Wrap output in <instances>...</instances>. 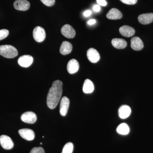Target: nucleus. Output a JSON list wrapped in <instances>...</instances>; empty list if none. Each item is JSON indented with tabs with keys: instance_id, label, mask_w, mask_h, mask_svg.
Listing matches in <instances>:
<instances>
[{
	"instance_id": "obj_7",
	"label": "nucleus",
	"mask_w": 153,
	"mask_h": 153,
	"mask_svg": "<svg viewBox=\"0 0 153 153\" xmlns=\"http://www.w3.org/2000/svg\"><path fill=\"white\" fill-rule=\"evenodd\" d=\"M33 62V58L32 56L30 55H24L19 57L18 60L19 65L22 67H29L32 65Z\"/></svg>"
},
{
	"instance_id": "obj_29",
	"label": "nucleus",
	"mask_w": 153,
	"mask_h": 153,
	"mask_svg": "<svg viewBox=\"0 0 153 153\" xmlns=\"http://www.w3.org/2000/svg\"><path fill=\"white\" fill-rule=\"evenodd\" d=\"M91 14V11L89 10H87L85 11L84 12V13H83L84 16L86 17L89 16Z\"/></svg>"
},
{
	"instance_id": "obj_25",
	"label": "nucleus",
	"mask_w": 153,
	"mask_h": 153,
	"mask_svg": "<svg viewBox=\"0 0 153 153\" xmlns=\"http://www.w3.org/2000/svg\"><path fill=\"white\" fill-rule=\"evenodd\" d=\"M43 4L48 7H51L54 5L55 3V0H41Z\"/></svg>"
},
{
	"instance_id": "obj_1",
	"label": "nucleus",
	"mask_w": 153,
	"mask_h": 153,
	"mask_svg": "<svg viewBox=\"0 0 153 153\" xmlns=\"http://www.w3.org/2000/svg\"><path fill=\"white\" fill-rule=\"evenodd\" d=\"M63 91V83L59 80L53 82L47 96V106L50 109H54L60 101Z\"/></svg>"
},
{
	"instance_id": "obj_24",
	"label": "nucleus",
	"mask_w": 153,
	"mask_h": 153,
	"mask_svg": "<svg viewBox=\"0 0 153 153\" xmlns=\"http://www.w3.org/2000/svg\"><path fill=\"white\" fill-rule=\"evenodd\" d=\"M30 153H45V152L42 147H34L31 150Z\"/></svg>"
},
{
	"instance_id": "obj_10",
	"label": "nucleus",
	"mask_w": 153,
	"mask_h": 153,
	"mask_svg": "<svg viewBox=\"0 0 153 153\" xmlns=\"http://www.w3.org/2000/svg\"><path fill=\"white\" fill-rule=\"evenodd\" d=\"M69 99L66 97H63L61 99L60 102V114L62 116H65L68 112V108H69Z\"/></svg>"
},
{
	"instance_id": "obj_9",
	"label": "nucleus",
	"mask_w": 153,
	"mask_h": 153,
	"mask_svg": "<svg viewBox=\"0 0 153 153\" xmlns=\"http://www.w3.org/2000/svg\"><path fill=\"white\" fill-rule=\"evenodd\" d=\"M30 6V3L27 0H16L14 3V8L18 10H27Z\"/></svg>"
},
{
	"instance_id": "obj_28",
	"label": "nucleus",
	"mask_w": 153,
	"mask_h": 153,
	"mask_svg": "<svg viewBox=\"0 0 153 153\" xmlns=\"http://www.w3.org/2000/svg\"><path fill=\"white\" fill-rule=\"evenodd\" d=\"M93 10L94 11H95L96 12H98L100 11V7L99 5H95L93 7Z\"/></svg>"
},
{
	"instance_id": "obj_16",
	"label": "nucleus",
	"mask_w": 153,
	"mask_h": 153,
	"mask_svg": "<svg viewBox=\"0 0 153 153\" xmlns=\"http://www.w3.org/2000/svg\"><path fill=\"white\" fill-rule=\"evenodd\" d=\"M119 32L123 36L126 37H131L134 35L135 31L133 28L130 26H123L119 29Z\"/></svg>"
},
{
	"instance_id": "obj_31",
	"label": "nucleus",
	"mask_w": 153,
	"mask_h": 153,
	"mask_svg": "<svg viewBox=\"0 0 153 153\" xmlns=\"http://www.w3.org/2000/svg\"><path fill=\"white\" fill-rule=\"evenodd\" d=\"M40 144H41V145H42V143H40Z\"/></svg>"
},
{
	"instance_id": "obj_26",
	"label": "nucleus",
	"mask_w": 153,
	"mask_h": 153,
	"mask_svg": "<svg viewBox=\"0 0 153 153\" xmlns=\"http://www.w3.org/2000/svg\"><path fill=\"white\" fill-rule=\"evenodd\" d=\"M122 2L128 5H134L136 4L137 0H120Z\"/></svg>"
},
{
	"instance_id": "obj_23",
	"label": "nucleus",
	"mask_w": 153,
	"mask_h": 153,
	"mask_svg": "<svg viewBox=\"0 0 153 153\" xmlns=\"http://www.w3.org/2000/svg\"><path fill=\"white\" fill-rule=\"evenodd\" d=\"M9 32L6 29L0 30V40H3L8 36Z\"/></svg>"
},
{
	"instance_id": "obj_21",
	"label": "nucleus",
	"mask_w": 153,
	"mask_h": 153,
	"mask_svg": "<svg viewBox=\"0 0 153 153\" xmlns=\"http://www.w3.org/2000/svg\"><path fill=\"white\" fill-rule=\"evenodd\" d=\"M118 133L121 135L128 134L129 133L130 128L128 125L125 123L120 124L117 128Z\"/></svg>"
},
{
	"instance_id": "obj_27",
	"label": "nucleus",
	"mask_w": 153,
	"mask_h": 153,
	"mask_svg": "<svg viewBox=\"0 0 153 153\" xmlns=\"http://www.w3.org/2000/svg\"><path fill=\"white\" fill-rule=\"evenodd\" d=\"M97 2L99 5L103 6V7L106 6L107 2L105 0H97Z\"/></svg>"
},
{
	"instance_id": "obj_30",
	"label": "nucleus",
	"mask_w": 153,
	"mask_h": 153,
	"mask_svg": "<svg viewBox=\"0 0 153 153\" xmlns=\"http://www.w3.org/2000/svg\"><path fill=\"white\" fill-rule=\"evenodd\" d=\"M96 22V20H94V19H91V20L88 21V24L90 25H93L94 24H95Z\"/></svg>"
},
{
	"instance_id": "obj_15",
	"label": "nucleus",
	"mask_w": 153,
	"mask_h": 153,
	"mask_svg": "<svg viewBox=\"0 0 153 153\" xmlns=\"http://www.w3.org/2000/svg\"><path fill=\"white\" fill-rule=\"evenodd\" d=\"M139 22L142 25H146L153 22V13H149L141 14L138 17Z\"/></svg>"
},
{
	"instance_id": "obj_5",
	"label": "nucleus",
	"mask_w": 153,
	"mask_h": 153,
	"mask_svg": "<svg viewBox=\"0 0 153 153\" xmlns=\"http://www.w3.org/2000/svg\"><path fill=\"white\" fill-rule=\"evenodd\" d=\"M37 119V116L35 113L32 111H27L23 113L21 116V120L26 123H35Z\"/></svg>"
},
{
	"instance_id": "obj_8",
	"label": "nucleus",
	"mask_w": 153,
	"mask_h": 153,
	"mask_svg": "<svg viewBox=\"0 0 153 153\" xmlns=\"http://www.w3.org/2000/svg\"><path fill=\"white\" fill-rule=\"evenodd\" d=\"M19 133L20 135L23 138L27 140H33L35 138V132L30 129H22L19 130Z\"/></svg>"
},
{
	"instance_id": "obj_11",
	"label": "nucleus",
	"mask_w": 153,
	"mask_h": 153,
	"mask_svg": "<svg viewBox=\"0 0 153 153\" xmlns=\"http://www.w3.org/2000/svg\"><path fill=\"white\" fill-rule=\"evenodd\" d=\"M87 56L88 60L92 63H97L100 59L99 53L95 49L92 48L88 50Z\"/></svg>"
},
{
	"instance_id": "obj_2",
	"label": "nucleus",
	"mask_w": 153,
	"mask_h": 153,
	"mask_svg": "<svg viewBox=\"0 0 153 153\" xmlns=\"http://www.w3.org/2000/svg\"><path fill=\"white\" fill-rule=\"evenodd\" d=\"M18 55L17 49L13 46L10 45L0 46V55L8 58H14Z\"/></svg>"
},
{
	"instance_id": "obj_19",
	"label": "nucleus",
	"mask_w": 153,
	"mask_h": 153,
	"mask_svg": "<svg viewBox=\"0 0 153 153\" xmlns=\"http://www.w3.org/2000/svg\"><path fill=\"white\" fill-rule=\"evenodd\" d=\"M111 44L114 48L117 49H124L127 45L126 41L121 38H114L111 41Z\"/></svg>"
},
{
	"instance_id": "obj_14",
	"label": "nucleus",
	"mask_w": 153,
	"mask_h": 153,
	"mask_svg": "<svg viewBox=\"0 0 153 153\" xmlns=\"http://www.w3.org/2000/svg\"><path fill=\"white\" fill-rule=\"evenodd\" d=\"M79 64L78 61L74 59L69 60L67 66V69L68 73L73 74L76 73L79 70Z\"/></svg>"
},
{
	"instance_id": "obj_20",
	"label": "nucleus",
	"mask_w": 153,
	"mask_h": 153,
	"mask_svg": "<svg viewBox=\"0 0 153 153\" xmlns=\"http://www.w3.org/2000/svg\"><path fill=\"white\" fill-rule=\"evenodd\" d=\"M94 89L93 82L89 79H85L82 87L83 92L85 94H90L93 92Z\"/></svg>"
},
{
	"instance_id": "obj_18",
	"label": "nucleus",
	"mask_w": 153,
	"mask_h": 153,
	"mask_svg": "<svg viewBox=\"0 0 153 153\" xmlns=\"http://www.w3.org/2000/svg\"><path fill=\"white\" fill-rule=\"evenodd\" d=\"M72 50V45L68 41H63L60 46V52L63 55L70 54Z\"/></svg>"
},
{
	"instance_id": "obj_17",
	"label": "nucleus",
	"mask_w": 153,
	"mask_h": 153,
	"mask_svg": "<svg viewBox=\"0 0 153 153\" xmlns=\"http://www.w3.org/2000/svg\"><path fill=\"white\" fill-rule=\"evenodd\" d=\"M122 16L121 12L116 8L111 9L106 15L107 18L111 20L120 19L122 18Z\"/></svg>"
},
{
	"instance_id": "obj_22",
	"label": "nucleus",
	"mask_w": 153,
	"mask_h": 153,
	"mask_svg": "<svg viewBox=\"0 0 153 153\" xmlns=\"http://www.w3.org/2000/svg\"><path fill=\"white\" fill-rule=\"evenodd\" d=\"M74 145L71 143H68L63 147L62 153H72Z\"/></svg>"
},
{
	"instance_id": "obj_12",
	"label": "nucleus",
	"mask_w": 153,
	"mask_h": 153,
	"mask_svg": "<svg viewBox=\"0 0 153 153\" xmlns=\"http://www.w3.org/2000/svg\"><path fill=\"white\" fill-rule=\"evenodd\" d=\"M131 46L132 49L136 51H139L143 49L144 44L140 38L138 37L132 38L131 41Z\"/></svg>"
},
{
	"instance_id": "obj_13",
	"label": "nucleus",
	"mask_w": 153,
	"mask_h": 153,
	"mask_svg": "<svg viewBox=\"0 0 153 153\" xmlns=\"http://www.w3.org/2000/svg\"><path fill=\"white\" fill-rule=\"evenodd\" d=\"M131 110L128 105H123L120 107L118 110L119 117L122 119L127 118L131 114Z\"/></svg>"
},
{
	"instance_id": "obj_4",
	"label": "nucleus",
	"mask_w": 153,
	"mask_h": 153,
	"mask_svg": "<svg viewBox=\"0 0 153 153\" xmlns=\"http://www.w3.org/2000/svg\"><path fill=\"white\" fill-rule=\"evenodd\" d=\"M0 144L3 149L10 150L13 147L14 143L10 137L5 135L0 137Z\"/></svg>"
},
{
	"instance_id": "obj_6",
	"label": "nucleus",
	"mask_w": 153,
	"mask_h": 153,
	"mask_svg": "<svg viewBox=\"0 0 153 153\" xmlns=\"http://www.w3.org/2000/svg\"><path fill=\"white\" fill-rule=\"evenodd\" d=\"M61 32L63 36L68 38H74L76 34L74 28L69 25H66L63 26L61 29Z\"/></svg>"
},
{
	"instance_id": "obj_3",
	"label": "nucleus",
	"mask_w": 153,
	"mask_h": 153,
	"mask_svg": "<svg viewBox=\"0 0 153 153\" xmlns=\"http://www.w3.org/2000/svg\"><path fill=\"white\" fill-rule=\"evenodd\" d=\"M33 36L34 39L37 42H42L46 38V33L44 28L41 27H36L33 30Z\"/></svg>"
}]
</instances>
